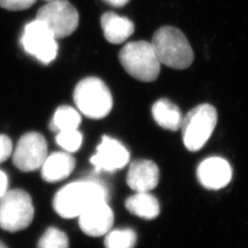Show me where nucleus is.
<instances>
[{
	"instance_id": "1",
	"label": "nucleus",
	"mask_w": 248,
	"mask_h": 248,
	"mask_svg": "<svg viewBox=\"0 0 248 248\" xmlns=\"http://www.w3.org/2000/svg\"><path fill=\"white\" fill-rule=\"evenodd\" d=\"M107 189L96 181L82 180L62 187L54 196V211L62 218L78 217L91 205L107 201Z\"/></svg>"
},
{
	"instance_id": "2",
	"label": "nucleus",
	"mask_w": 248,
	"mask_h": 248,
	"mask_svg": "<svg viewBox=\"0 0 248 248\" xmlns=\"http://www.w3.org/2000/svg\"><path fill=\"white\" fill-rule=\"evenodd\" d=\"M151 44L159 62L169 67L186 69L193 62L191 46L186 36L175 27H161L155 32Z\"/></svg>"
},
{
	"instance_id": "3",
	"label": "nucleus",
	"mask_w": 248,
	"mask_h": 248,
	"mask_svg": "<svg viewBox=\"0 0 248 248\" xmlns=\"http://www.w3.org/2000/svg\"><path fill=\"white\" fill-rule=\"evenodd\" d=\"M119 58L125 71L135 79L152 82L159 76L161 62L151 43H129L120 52Z\"/></svg>"
},
{
	"instance_id": "4",
	"label": "nucleus",
	"mask_w": 248,
	"mask_h": 248,
	"mask_svg": "<svg viewBox=\"0 0 248 248\" xmlns=\"http://www.w3.org/2000/svg\"><path fill=\"white\" fill-rule=\"evenodd\" d=\"M74 100L84 115L94 120L106 117L113 104L109 89L98 78L81 80L74 91Z\"/></svg>"
},
{
	"instance_id": "5",
	"label": "nucleus",
	"mask_w": 248,
	"mask_h": 248,
	"mask_svg": "<svg viewBox=\"0 0 248 248\" xmlns=\"http://www.w3.org/2000/svg\"><path fill=\"white\" fill-rule=\"evenodd\" d=\"M217 119V111L210 104L198 105L188 111L180 127L187 150L196 152L203 147L213 134Z\"/></svg>"
},
{
	"instance_id": "6",
	"label": "nucleus",
	"mask_w": 248,
	"mask_h": 248,
	"mask_svg": "<svg viewBox=\"0 0 248 248\" xmlns=\"http://www.w3.org/2000/svg\"><path fill=\"white\" fill-rule=\"evenodd\" d=\"M31 196L23 189L7 190L0 199V227L9 232L24 230L33 220Z\"/></svg>"
},
{
	"instance_id": "7",
	"label": "nucleus",
	"mask_w": 248,
	"mask_h": 248,
	"mask_svg": "<svg viewBox=\"0 0 248 248\" xmlns=\"http://www.w3.org/2000/svg\"><path fill=\"white\" fill-rule=\"evenodd\" d=\"M36 19L44 22L56 39H62L77 30L79 15L68 1L53 0L38 10Z\"/></svg>"
},
{
	"instance_id": "8",
	"label": "nucleus",
	"mask_w": 248,
	"mask_h": 248,
	"mask_svg": "<svg viewBox=\"0 0 248 248\" xmlns=\"http://www.w3.org/2000/svg\"><path fill=\"white\" fill-rule=\"evenodd\" d=\"M20 43L27 53L45 64L53 62L58 52V45L53 32L44 22L35 19L28 23Z\"/></svg>"
},
{
	"instance_id": "9",
	"label": "nucleus",
	"mask_w": 248,
	"mask_h": 248,
	"mask_svg": "<svg viewBox=\"0 0 248 248\" xmlns=\"http://www.w3.org/2000/svg\"><path fill=\"white\" fill-rule=\"evenodd\" d=\"M47 158V142L41 133L31 132L21 136L12 155L14 166L23 172L41 169Z\"/></svg>"
},
{
	"instance_id": "10",
	"label": "nucleus",
	"mask_w": 248,
	"mask_h": 248,
	"mask_svg": "<svg viewBox=\"0 0 248 248\" xmlns=\"http://www.w3.org/2000/svg\"><path fill=\"white\" fill-rule=\"evenodd\" d=\"M130 159V154L124 144L115 139L103 136L97 148V153L90 162L96 171L114 172L124 169Z\"/></svg>"
},
{
	"instance_id": "11",
	"label": "nucleus",
	"mask_w": 248,
	"mask_h": 248,
	"mask_svg": "<svg viewBox=\"0 0 248 248\" xmlns=\"http://www.w3.org/2000/svg\"><path fill=\"white\" fill-rule=\"evenodd\" d=\"M78 217L81 230L93 237L106 235L114 222L113 212L107 203V201L91 205Z\"/></svg>"
},
{
	"instance_id": "12",
	"label": "nucleus",
	"mask_w": 248,
	"mask_h": 248,
	"mask_svg": "<svg viewBox=\"0 0 248 248\" xmlns=\"http://www.w3.org/2000/svg\"><path fill=\"white\" fill-rule=\"evenodd\" d=\"M232 176L231 165L221 157H210L202 161L197 169L200 183L206 188L217 190L227 186Z\"/></svg>"
},
{
	"instance_id": "13",
	"label": "nucleus",
	"mask_w": 248,
	"mask_h": 248,
	"mask_svg": "<svg viewBox=\"0 0 248 248\" xmlns=\"http://www.w3.org/2000/svg\"><path fill=\"white\" fill-rule=\"evenodd\" d=\"M159 178V169L155 163L151 160H136L129 168L127 184L135 192H149L157 186Z\"/></svg>"
},
{
	"instance_id": "14",
	"label": "nucleus",
	"mask_w": 248,
	"mask_h": 248,
	"mask_svg": "<svg viewBox=\"0 0 248 248\" xmlns=\"http://www.w3.org/2000/svg\"><path fill=\"white\" fill-rule=\"evenodd\" d=\"M76 167V160L68 152H57L47 156L42 169V177L46 182L54 183L68 177Z\"/></svg>"
},
{
	"instance_id": "15",
	"label": "nucleus",
	"mask_w": 248,
	"mask_h": 248,
	"mask_svg": "<svg viewBox=\"0 0 248 248\" xmlns=\"http://www.w3.org/2000/svg\"><path fill=\"white\" fill-rule=\"evenodd\" d=\"M100 23L107 41L113 45L123 44L134 31L133 21L111 11L101 16Z\"/></svg>"
},
{
	"instance_id": "16",
	"label": "nucleus",
	"mask_w": 248,
	"mask_h": 248,
	"mask_svg": "<svg viewBox=\"0 0 248 248\" xmlns=\"http://www.w3.org/2000/svg\"><path fill=\"white\" fill-rule=\"evenodd\" d=\"M152 115L160 127L176 132L182 124V114L178 107L168 98H161L152 107Z\"/></svg>"
},
{
	"instance_id": "17",
	"label": "nucleus",
	"mask_w": 248,
	"mask_h": 248,
	"mask_svg": "<svg viewBox=\"0 0 248 248\" xmlns=\"http://www.w3.org/2000/svg\"><path fill=\"white\" fill-rule=\"evenodd\" d=\"M125 207L133 215L145 220L155 219L160 213L157 199L149 192H136L126 200Z\"/></svg>"
},
{
	"instance_id": "18",
	"label": "nucleus",
	"mask_w": 248,
	"mask_h": 248,
	"mask_svg": "<svg viewBox=\"0 0 248 248\" xmlns=\"http://www.w3.org/2000/svg\"><path fill=\"white\" fill-rule=\"evenodd\" d=\"M81 123V117L78 110L69 106L58 108L50 124V129L54 132L76 130Z\"/></svg>"
},
{
	"instance_id": "19",
	"label": "nucleus",
	"mask_w": 248,
	"mask_h": 248,
	"mask_svg": "<svg viewBox=\"0 0 248 248\" xmlns=\"http://www.w3.org/2000/svg\"><path fill=\"white\" fill-rule=\"evenodd\" d=\"M137 241V235L130 228L109 231L105 237L106 248H133Z\"/></svg>"
},
{
	"instance_id": "20",
	"label": "nucleus",
	"mask_w": 248,
	"mask_h": 248,
	"mask_svg": "<svg viewBox=\"0 0 248 248\" xmlns=\"http://www.w3.org/2000/svg\"><path fill=\"white\" fill-rule=\"evenodd\" d=\"M69 242L67 235L57 228L50 227L38 242V248H68Z\"/></svg>"
},
{
	"instance_id": "21",
	"label": "nucleus",
	"mask_w": 248,
	"mask_h": 248,
	"mask_svg": "<svg viewBox=\"0 0 248 248\" xmlns=\"http://www.w3.org/2000/svg\"><path fill=\"white\" fill-rule=\"evenodd\" d=\"M83 141V136L78 129L59 132L56 135V142L63 150L75 153L79 150Z\"/></svg>"
},
{
	"instance_id": "22",
	"label": "nucleus",
	"mask_w": 248,
	"mask_h": 248,
	"mask_svg": "<svg viewBox=\"0 0 248 248\" xmlns=\"http://www.w3.org/2000/svg\"><path fill=\"white\" fill-rule=\"evenodd\" d=\"M37 0H0V7L10 11H18L31 8Z\"/></svg>"
},
{
	"instance_id": "23",
	"label": "nucleus",
	"mask_w": 248,
	"mask_h": 248,
	"mask_svg": "<svg viewBox=\"0 0 248 248\" xmlns=\"http://www.w3.org/2000/svg\"><path fill=\"white\" fill-rule=\"evenodd\" d=\"M12 142L7 135L0 134V164L9 159L12 155Z\"/></svg>"
},
{
	"instance_id": "24",
	"label": "nucleus",
	"mask_w": 248,
	"mask_h": 248,
	"mask_svg": "<svg viewBox=\"0 0 248 248\" xmlns=\"http://www.w3.org/2000/svg\"><path fill=\"white\" fill-rule=\"evenodd\" d=\"M8 188V177L7 175L0 170V199L4 195Z\"/></svg>"
},
{
	"instance_id": "25",
	"label": "nucleus",
	"mask_w": 248,
	"mask_h": 248,
	"mask_svg": "<svg viewBox=\"0 0 248 248\" xmlns=\"http://www.w3.org/2000/svg\"><path fill=\"white\" fill-rule=\"evenodd\" d=\"M103 1L106 2L107 4L110 5L111 7L123 8L125 5H127L129 3L130 0H103Z\"/></svg>"
},
{
	"instance_id": "26",
	"label": "nucleus",
	"mask_w": 248,
	"mask_h": 248,
	"mask_svg": "<svg viewBox=\"0 0 248 248\" xmlns=\"http://www.w3.org/2000/svg\"><path fill=\"white\" fill-rule=\"evenodd\" d=\"M0 248H7V247H6V246H5V245H4V244H3V243H2V242H1V241H0Z\"/></svg>"
},
{
	"instance_id": "27",
	"label": "nucleus",
	"mask_w": 248,
	"mask_h": 248,
	"mask_svg": "<svg viewBox=\"0 0 248 248\" xmlns=\"http://www.w3.org/2000/svg\"><path fill=\"white\" fill-rule=\"evenodd\" d=\"M46 1H48V2H49V1H53V0H46Z\"/></svg>"
}]
</instances>
